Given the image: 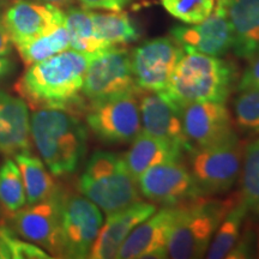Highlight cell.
I'll list each match as a JSON object with an SVG mask.
<instances>
[{"instance_id":"obj_8","label":"cell","mask_w":259,"mask_h":259,"mask_svg":"<svg viewBox=\"0 0 259 259\" xmlns=\"http://www.w3.org/2000/svg\"><path fill=\"white\" fill-rule=\"evenodd\" d=\"M139 90L132 72L131 53L125 48L112 47L94 57L82 93L92 103Z\"/></svg>"},{"instance_id":"obj_26","label":"cell","mask_w":259,"mask_h":259,"mask_svg":"<svg viewBox=\"0 0 259 259\" xmlns=\"http://www.w3.org/2000/svg\"><path fill=\"white\" fill-rule=\"evenodd\" d=\"M19 56L25 65H32L51 58L70 48V36L67 29L60 25L47 34L30 41L16 45Z\"/></svg>"},{"instance_id":"obj_35","label":"cell","mask_w":259,"mask_h":259,"mask_svg":"<svg viewBox=\"0 0 259 259\" xmlns=\"http://www.w3.org/2000/svg\"><path fill=\"white\" fill-rule=\"evenodd\" d=\"M12 41L3 22L0 21V57L9 56L12 52Z\"/></svg>"},{"instance_id":"obj_9","label":"cell","mask_w":259,"mask_h":259,"mask_svg":"<svg viewBox=\"0 0 259 259\" xmlns=\"http://www.w3.org/2000/svg\"><path fill=\"white\" fill-rule=\"evenodd\" d=\"M64 194L35 204H28L10 216V227L19 238L40 246L54 257H63L61 209Z\"/></svg>"},{"instance_id":"obj_7","label":"cell","mask_w":259,"mask_h":259,"mask_svg":"<svg viewBox=\"0 0 259 259\" xmlns=\"http://www.w3.org/2000/svg\"><path fill=\"white\" fill-rule=\"evenodd\" d=\"M138 93L90 103L87 124L100 141L108 144L131 143L142 131Z\"/></svg>"},{"instance_id":"obj_19","label":"cell","mask_w":259,"mask_h":259,"mask_svg":"<svg viewBox=\"0 0 259 259\" xmlns=\"http://www.w3.org/2000/svg\"><path fill=\"white\" fill-rule=\"evenodd\" d=\"M30 116L27 102L0 92V154L15 155L31 151Z\"/></svg>"},{"instance_id":"obj_21","label":"cell","mask_w":259,"mask_h":259,"mask_svg":"<svg viewBox=\"0 0 259 259\" xmlns=\"http://www.w3.org/2000/svg\"><path fill=\"white\" fill-rule=\"evenodd\" d=\"M124 155L125 162L136 180L149 168L160 163L181 161L184 151L176 145L141 131Z\"/></svg>"},{"instance_id":"obj_11","label":"cell","mask_w":259,"mask_h":259,"mask_svg":"<svg viewBox=\"0 0 259 259\" xmlns=\"http://www.w3.org/2000/svg\"><path fill=\"white\" fill-rule=\"evenodd\" d=\"M185 51L173 37H156L138 46L131 53L136 83L142 90L162 92Z\"/></svg>"},{"instance_id":"obj_24","label":"cell","mask_w":259,"mask_h":259,"mask_svg":"<svg viewBox=\"0 0 259 259\" xmlns=\"http://www.w3.org/2000/svg\"><path fill=\"white\" fill-rule=\"evenodd\" d=\"M247 212L248 208L246 206L244 200L241 199L240 193H238L235 202L233 203L231 209L227 211L226 216L213 234L212 240L210 242L208 251H206V258H226V255L232 250V247L235 245L241 234L242 223H244Z\"/></svg>"},{"instance_id":"obj_28","label":"cell","mask_w":259,"mask_h":259,"mask_svg":"<svg viewBox=\"0 0 259 259\" xmlns=\"http://www.w3.org/2000/svg\"><path fill=\"white\" fill-rule=\"evenodd\" d=\"M240 174L241 199L248 211H259V138L245 147Z\"/></svg>"},{"instance_id":"obj_13","label":"cell","mask_w":259,"mask_h":259,"mask_svg":"<svg viewBox=\"0 0 259 259\" xmlns=\"http://www.w3.org/2000/svg\"><path fill=\"white\" fill-rule=\"evenodd\" d=\"M179 113L192 149L219 143L236 134L225 102H193L181 107Z\"/></svg>"},{"instance_id":"obj_12","label":"cell","mask_w":259,"mask_h":259,"mask_svg":"<svg viewBox=\"0 0 259 259\" xmlns=\"http://www.w3.org/2000/svg\"><path fill=\"white\" fill-rule=\"evenodd\" d=\"M139 192L154 204L174 206L199 197L189 168L181 161L160 163L145 170L137 180Z\"/></svg>"},{"instance_id":"obj_29","label":"cell","mask_w":259,"mask_h":259,"mask_svg":"<svg viewBox=\"0 0 259 259\" xmlns=\"http://www.w3.org/2000/svg\"><path fill=\"white\" fill-rule=\"evenodd\" d=\"M234 124L242 134L259 135V88L242 90L233 103Z\"/></svg>"},{"instance_id":"obj_20","label":"cell","mask_w":259,"mask_h":259,"mask_svg":"<svg viewBox=\"0 0 259 259\" xmlns=\"http://www.w3.org/2000/svg\"><path fill=\"white\" fill-rule=\"evenodd\" d=\"M232 29V50L250 61L259 54V0H231L227 5Z\"/></svg>"},{"instance_id":"obj_14","label":"cell","mask_w":259,"mask_h":259,"mask_svg":"<svg viewBox=\"0 0 259 259\" xmlns=\"http://www.w3.org/2000/svg\"><path fill=\"white\" fill-rule=\"evenodd\" d=\"M170 36L185 53L196 52L211 57L225 56L232 50V29L227 8L218 4L205 21L171 28Z\"/></svg>"},{"instance_id":"obj_33","label":"cell","mask_w":259,"mask_h":259,"mask_svg":"<svg viewBox=\"0 0 259 259\" xmlns=\"http://www.w3.org/2000/svg\"><path fill=\"white\" fill-rule=\"evenodd\" d=\"M255 88H259V54L250 60V64L245 69L238 83L239 92Z\"/></svg>"},{"instance_id":"obj_2","label":"cell","mask_w":259,"mask_h":259,"mask_svg":"<svg viewBox=\"0 0 259 259\" xmlns=\"http://www.w3.org/2000/svg\"><path fill=\"white\" fill-rule=\"evenodd\" d=\"M31 141L53 176L73 173L85 156L88 131L65 109L41 108L30 118Z\"/></svg>"},{"instance_id":"obj_36","label":"cell","mask_w":259,"mask_h":259,"mask_svg":"<svg viewBox=\"0 0 259 259\" xmlns=\"http://www.w3.org/2000/svg\"><path fill=\"white\" fill-rule=\"evenodd\" d=\"M12 69H14L12 61L6 57H0V79H3L8 74L11 73Z\"/></svg>"},{"instance_id":"obj_17","label":"cell","mask_w":259,"mask_h":259,"mask_svg":"<svg viewBox=\"0 0 259 259\" xmlns=\"http://www.w3.org/2000/svg\"><path fill=\"white\" fill-rule=\"evenodd\" d=\"M138 101L142 131L189 153L192 147L184 132L179 109L158 92L141 89Z\"/></svg>"},{"instance_id":"obj_18","label":"cell","mask_w":259,"mask_h":259,"mask_svg":"<svg viewBox=\"0 0 259 259\" xmlns=\"http://www.w3.org/2000/svg\"><path fill=\"white\" fill-rule=\"evenodd\" d=\"M154 203L138 200L125 209L107 215V220L102 223L95 241L90 251L92 259H111L116 258L122 242L139 223L150 218L156 212Z\"/></svg>"},{"instance_id":"obj_16","label":"cell","mask_w":259,"mask_h":259,"mask_svg":"<svg viewBox=\"0 0 259 259\" xmlns=\"http://www.w3.org/2000/svg\"><path fill=\"white\" fill-rule=\"evenodd\" d=\"M176 218V205L163 206L136 227L122 242L116 258L162 259L168 257L171 226Z\"/></svg>"},{"instance_id":"obj_38","label":"cell","mask_w":259,"mask_h":259,"mask_svg":"<svg viewBox=\"0 0 259 259\" xmlns=\"http://www.w3.org/2000/svg\"><path fill=\"white\" fill-rule=\"evenodd\" d=\"M229 2H231V0H219V5L226 6V8H227V5H228Z\"/></svg>"},{"instance_id":"obj_27","label":"cell","mask_w":259,"mask_h":259,"mask_svg":"<svg viewBox=\"0 0 259 259\" xmlns=\"http://www.w3.org/2000/svg\"><path fill=\"white\" fill-rule=\"evenodd\" d=\"M27 204L21 170L15 160L8 158L0 166V205L8 216Z\"/></svg>"},{"instance_id":"obj_32","label":"cell","mask_w":259,"mask_h":259,"mask_svg":"<svg viewBox=\"0 0 259 259\" xmlns=\"http://www.w3.org/2000/svg\"><path fill=\"white\" fill-rule=\"evenodd\" d=\"M253 253V232H246L244 235L239 236L238 241L228 252L226 258L228 259H241L248 258Z\"/></svg>"},{"instance_id":"obj_34","label":"cell","mask_w":259,"mask_h":259,"mask_svg":"<svg viewBox=\"0 0 259 259\" xmlns=\"http://www.w3.org/2000/svg\"><path fill=\"white\" fill-rule=\"evenodd\" d=\"M84 9L121 11L132 0H78Z\"/></svg>"},{"instance_id":"obj_15","label":"cell","mask_w":259,"mask_h":259,"mask_svg":"<svg viewBox=\"0 0 259 259\" xmlns=\"http://www.w3.org/2000/svg\"><path fill=\"white\" fill-rule=\"evenodd\" d=\"M2 22L16 46L64 25L65 12L47 3L16 0L6 9Z\"/></svg>"},{"instance_id":"obj_23","label":"cell","mask_w":259,"mask_h":259,"mask_svg":"<svg viewBox=\"0 0 259 259\" xmlns=\"http://www.w3.org/2000/svg\"><path fill=\"white\" fill-rule=\"evenodd\" d=\"M65 28L70 36V48L87 54H97L108 46L97 36L88 9L72 8L65 12Z\"/></svg>"},{"instance_id":"obj_22","label":"cell","mask_w":259,"mask_h":259,"mask_svg":"<svg viewBox=\"0 0 259 259\" xmlns=\"http://www.w3.org/2000/svg\"><path fill=\"white\" fill-rule=\"evenodd\" d=\"M15 161L23 179L27 204H35L51 198L59 192L56 180L41 158L28 153L15 155Z\"/></svg>"},{"instance_id":"obj_3","label":"cell","mask_w":259,"mask_h":259,"mask_svg":"<svg viewBox=\"0 0 259 259\" xmlns=\"http://www.w3.org/2000/svg\"><path fill=\"white\" fill-rule=\"evenodd\" d=\"M236 80L234 66L220 57L184 54L161 95L177 109L193 102H225Z\"/></svg>"},{"instance_id":"obj_5","label":"cell","mask_w":259,"mask_h":259,"mask_svg":"<svg viewBox=\"0 0 259 259\" xmlns=\"http://www.w3.org/2000/svg\"><path fill=\"white\" fill-rule=\"evenodd\" d=\"M80 193L106 215L125 209L141 200L137 180L124 156L111 151H96L79 178Z\"/></svg>"},{"instance_id":"obj_10","label":"cell","mask_w":259,"mask_h":259,"mask_svg":"<svg viewBox=\"0 0 259 259\" xmlns=\"http://www.w3.org/2000/svg\"><path fill=\"white\" fill-rule=\"evenodd\" d=\"M102 223L101 210L92 200L79 194H64L61 209L63 257L88 258Z\"/></svg>"},{"instance_id":"obj_25","label":"cell","mask_w":259,"mask_h":259,"mask_svg":"<svg viewBox=\"0 0 259 259\" xmlns=\"http://www.w3.org/2000/svg\"><path fill=\"white\" fill-rule=\"evenodd\" d=\"M95 31L109 48L137 41L141 34L127 14L121 11L92 12Z\"/></svg>"},{"instance_id":"obj_4","label":"cell","mask_w":259,"mask_h":259,"mask_svg":"<svg viewBox=\"0 0 259 259\" xmlns=\"http://www.w3.org/2000/svg\"><path fill=\"white\" fill-rule=\"evenodd\" d=\"M194 197L176 205V218L168 241V257L174 259L202 258L206 254L220 223L235 202Z\"/></svg>"},{"instance_id":"obj_31","label":"cell","mask_w":259,"mask_h":259,"mask_svg":"<svg viewBox=\"0 0 259 259\" xmlns=\"http://www.w3.org/2000/svg\"><path fill=\"white\" fill-rule=\"evenodd\" d=\"M163 9L185 24H197L212 14L216 0H160Z\"/></svg>"},{"instance_id":"obj_1","label":"cell","mask_w":259,"mask_h":259,"mask_svg":"<svg viewBox=\"0 0 259 259\" xmlns=\"http://www.w3.org/2000/svg\"><path fill=\"white\" fill-rule=\"evenodd\" d=\"M95 56L69 48L29 65L16 83V92L35 109L70 108L78 103L85 72Z\"/></svg>"},{"instance_id":"obj_6","label":"cell","mask_w":259,"mask_h":259,"mask_svg":"<svg viewBox=\"0 0 259 259\" xmlns=\"http://www.w3.org/2000/svg\"><path fill=\"white\" fill-rule=\"evenodd\" d=\"M245 147L235 134L219 143L191 149L189 170L199 197L232 189L240 177Z\"/></svg>"},{"instance_id":"obj_37","label":"cell","mask_w":259,"mask_h":259,"mask_svg":"<svg viewBox=\"0 0 259 259\" xmlns=\"http://www.w3.org/2000/svg\"><path fill=\"white\" fill-rule=\"evenodd\" d=\"M37 2L41 3H47V4H52L56 6H64V5H69L71 3H73L74 0H37Z\"/></svg>"},{"instance_id":"obj_30","label":"cell","mask_w":259,"mask_h":259,"mask_svg":"<svg viewBox=\"0 0 259 259\" xmlns=\"http://www.w3.org/2000/svg\"><path fill=\"white\" fill-rule=\"evenodd\" d=\"M51 258L40 246L19 238L10 226L0 225V259H47Z\"/></svg>"}]
</instances>
